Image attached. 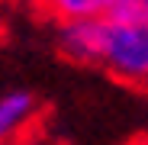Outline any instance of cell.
<instances>
[{
    "label": "cell",
    "instance_id": "obj_1",
    "mask_svg": "<svg viewBox=\"0 0 148 145\" xmlns=\"http://www.w3.org/2000/svg\"><path fill=\"white\" fill-rule=\"evenodd\" d=\"M100 68L122 84L148 87V19L106 16Z\"/></svg>",
    "mask_w": 148,
    "mask_h": 145
},
{
    "label": "cell",
    "instance_id": "obj_2",
    "mask_svg": "<svg viewBox=\"0 0 148 145\" xmlns=\"http://www.w3.org/2000/svg\"><path fill=\"white\" fill-rule=\"evenodd\" d=\"M103 19L58 23V39H55L58 52L74 65H100V55H103Z\"/></svg>",
    "mask_w": 148,
    "mask_h": 145
},
{
    "label": "cell",
    "instance_id": "obj_3",
    "mask_svg": "<svg viewBox=\"0 0 148 145\" xmlns=\"http://www.w3.org/2000/svg\"><path fill=\"white\" fill-rule=\"evenodd\" d=\"M39 113V100L36 93L26 87H13L7 93H0V145H7L10 139H16Z\"/></svg>",
    "mask_w": 148,
    "mask_h": 145
},
{
    "label": "cell",
    "instance_id": "obj_4",
    "mask_svg": "<svg viewBox=\"0 0 148 145\" xmlns=\"http://www.w3.org/2000/svg\"><path fill=\"white\" fill-rule=\"evenodd\" d=\"M39 7L58 23H71V19H103L116 10V0H39Z\"/></svg>",
    "mask_w": 148,
    "mask_h": 145
},
{
    "label": "cell",
    "instance_id": "obj_5",
    "mask_svg": "<svg viewBox=\"0 0 148 145\" xmlns=\"http://www.w3.org/2000/svg\"><path fill=\"white\" fill-rule=\"evenodd\" d=\"M110 16H138V19H148V0H116V10Z\"/></svg>",
    "mask_w": 148,
    "mask_h": 145
},
{
    "label": "cell",
    "instance_id": "obj_6",
    "mask_svg": "<svg viewBox=\"0 0 148 145\" xmlns=\"http://www.w3.org/2000/svg\"><path fill=\"white\" fill-rule=\"evenodd\" d=\"M138 145H148V135H145V139H142V142H138Z\"/></svg>",
    "mask_w": 148,
    "mask_h": 145
}]
</instances>
